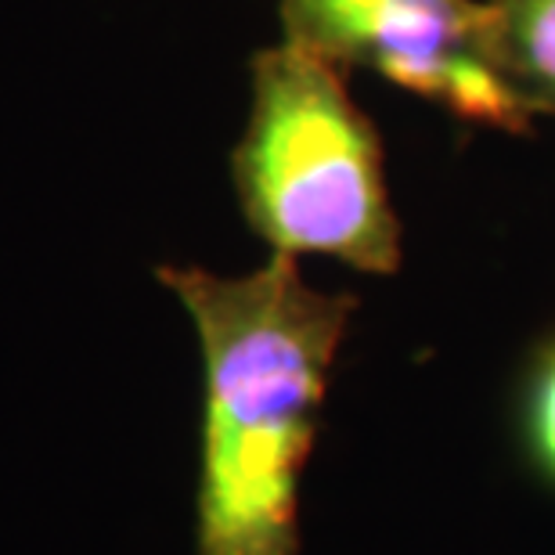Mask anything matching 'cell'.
I'll list each match as a JSON object with an SVG mask.
<instances>
[{"label": "cell", "instance_id": "5", "mask_svg": "<svg viewBox=\"0 0 555 555\" xmlns=\"http://www.w3.org/2000/svg\"><path fill=\"white\" fill-rule=\"evenodd\" d=\"M519 440L527 465L555 491V339L530 364L519 401Z\"/></svg>", "mask_w": 555, "mask_h": 555}, {"label": "cell", "instance_id": "2", "mask_svg": "<svg viewBox=\"0 0 555 555\" xmlns=\"http://www.w3.org/2000/svg\"><path fill=\"white\" fill-rule=\"evenodd\" d=\"M249 231L278 257H328L397 274L404 228L383 141L347 91V73L288 40L249 62V116L231 152Z\"/></svg>", "mask_w": 555, "mask_h": 555}, {"label": "cell", "instance_id": "3", "mask_svg": "<svg viewBox=\"0 0 555 555\" xmlns=\"http://www.w3.org/2000/svg\"><path fill=\"white\" fill-rule=\"evenodd\" d=\"M282 40L379 73L465 127L524 138L534 116L483 51V0H278Z\"/></svg>", "mask_w": 555, "mask_h": 555}, {"label": "cell", "instance_id": "4", "mask_svg": "<svg viewBox=\"0 0 555 555\" xmlns=\"http://www.w3.org/2000/svg\"><path fill=\"white\" fill-rule=\"evenodd\" d=\"M483 51L530 116H555V0H483Z\"/></svg>", "mask_w": 555, "mask_h": 555}, {"label": "cell", "instance_id": "1", "mask_svg": "<svg viewBox=\"0 0 555 555\" xmlns=\"http://www.w3.org/2000/svg\"><path fill=\"white\" fill-rule=\"evenodd\" d=\"M203 358L195 555H299V483L358 296L271 253L246 274L155 268Z\"/></svg>", "mask_w": 555, "mask_h": 555}]
</instances>
